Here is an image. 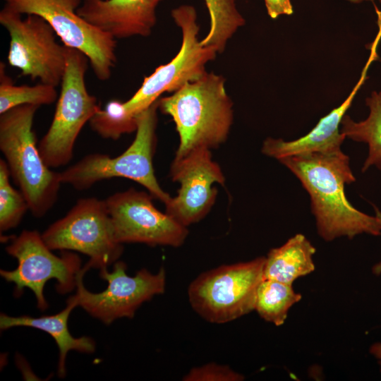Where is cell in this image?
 <instances>
[{
  "mask_svg": "<svg viewBox=\"0 0 381 381\" xmlns=\"http://www.w3.org/2000/svg\"><path fill=\"white\" fill-rule=\"evenodd\" d=\"M21 15H36L54 29L64 45L83 53L95 76L109 80L116 66V40L87 23L78 13L81 0H4Z\"/></svg>",
  "mask_w": 381,
  "mask_h": 381,
  "instance_id": "cell-8",
  "label": "cell"
},
{
  "mask_svg": "<svg viewBox=\"0 0 381 381\" xmlns=\"http://www.w3.org/2000/svg\"><path fill=\"white\" fill-rule=\"evenodd\" d=\"M265 263V257H259L202 272L188 289L191 307L203 319L217 324L233 321L254 310Z\"/></svg>",
  "mask_w": 381,
  "mask_h": 381,
  "instance_id": "cell-5",
  "label": "cell"
},
{
  "mask_svg": "<svg viewBox=\"0 0 381 381\" xmlns=\"http://www.w3.org/2000/svg\"><path fill=\"white\" fill-rule=\"evenodd\" d=\"M158 100L138 115L135 137L120 155L90 154L66 170L59 172L62 183L77 190L90 188L98 181L122 177L144 186L152 196L167 203L171 199L159 186L155 174L152 159L157 144Z\"/></svg>",
  "mask_w": 381,
  "mask_h": 381,
  "instance_id": "cell-4",
  "label": "cell"
},
{
  "mask_svg": "<svg viewBox=\"0 0 381 381\" xmlns=\"http://www.w3.org/2000/svg\"><path fill=\"white\" fill-rule=\"evenodd\" d=\"M375 48L373 47L370 58L356 85L339 107L322 117L308 133L298 139L284 141L282 139L267 138L262 145V153L279 160L283 157L298 154L329 153L341 150V145L346 137L340 131L341 122L358 90L364 83L370 64L376 59Z\"/></svg>",
  "mask_w": 381,
  "mask_h": 381,
  "instance_id": "cell-16",
  "label": "cell"
},
{
  "mask_svg": "<svg viewBox=\"0 0 381 381\" xmlns=\"http://www.w3.org/2000/svg\"><path fill=\"white\" fill-rule=\"evenodd\" d=\"M88 62L83 53L66 47V65L54 117L38 145L42 159L49 168L70 162L79 133L100 107L97 98L86 87L85 76Z\"/></svg>",
  "mask_w": 381,
  "mask_h": 381,
  "instance_id": "cell-6",
  "label": "cell"
},
{
  "mask_svg": "<svg viewBox=\"0 0 381 381\" xmlns=\"http://www.w3.org/2000/svg\"><path fill=\"white\" fill-rule=\"evenodd\" d=\"M162 0H83L78 14L114 39L148 37Z\"/></svg>",
  "mask_w": 381,
  "mask_h": 381,
  "instance_id": "cell-15",
  "label": "cell"
},
{
  "mask_svg": "<svg viewBox=\"0 0 381 381\" xmlns=\"http://www.w3.org/2000/svg\"><path fill=\"white\" fill-rule=\"evenodd\" d=\"M301 299L291 284L263 279L256 294L255 310L265 321L280 326L285 322L290 308Z\"/></svg>",
  "mask_w": 381,
  "mask_h": 381,
  "instance_id": "cell-20",
  "label": "cell"
},
{
  "mask_svg": "<svg viewBox=\"0 0 381 381\" xmlns=\"http://www.w3.org/2000/svg\"><path fill=\"white\" fill-rule=\"evenodd\" d=\"M171 16L182 32L179 52L167 64L157 67L144 80L127 101L126 110L137 116L157 102L162 94L174 92L188 83L202 77L205 65L215 59L217 51L212 46H202L198 40L199 26L195 8L183 5L172 10Z\"/></svg>",
  "mask_w": 381,
  "mask_h": 381,
  "instance_id": "cell-9",
  "label": "cell"
},
{
  "mask_svg": "<svg viewBox=\"0 0 381 381\" xmlns=\"http://www.w3.org/2000/svg\"><path fill=\"white\" fill-rule=\"evenodd\" d=\"M23 15L4 6L0 23L10 37L8 64L20 76L55 87L61 83L66 65V47L58 43L52 26L36 15Z\"/></svg>",
  "mask_w": 381,
  "mask_h": 381,
  "instance_id": "cell-10",
  "label": "cell"
},
{
  "mask_svg": "<svg viewBox=\"0 0 381 381\" xmlns=\"http://www.w3.org/2000/svg\"><path fill=\"white\" fill-rule=\"evenodd\" d=\"M349 2H351V3H353V4H360V3H362V2H364V1H372V2H374L375 1H377L378 2H380L381 4V0H346Z\"/></svg>",
  "mask_w": 381,
  "mask_h": 381,
  "instance_id": "cell-29",
  "label": "cell"
},
{
  "mask_svg": "<svg viewBox=\"0 0 381 381\" xmlns=\"http://www.w3.org/2000/svg\"><path fill=\"white\" fill-rule=\"evenodd\" d=\"M370 352L379 361L381 365V343H375L370 346Z\"/></svg>",
  "mask_w": 381,
  "mask_h": 381,
  "instance_id": "cell-27",
  "label": "cell"
},
{
  "mask_svg": "<svg viewBox=\"0 0 381 381\" xmlns=\"http://www.w3.org/2000/svg\"><path fill=\"white\" fill-rule=\"evenodd\" d=\"M40 107L24 104L0 114V150L14 180L36 217L56 202L62 183L45 164L36 145L33 121Z\"/></svg>",
  "mask_w": 381,
  "mask_h": 381,
  "instance_id": "cell-3",
  "label": "cell"
},
{
  "mask_svg": "<svg viewBox=\"0 0 381 381\" xmlns=\"http://www.w3.org/2000/svg\"><path fill=\"white\" fill-rule=\"evenodd\" d=\"M6 250L16 258L18 266L13 270H1V276L15 284L16 295L20 296L25 288L30 289L41 310L48 308L44 288L49 279L56 280V290L60 294L76 287L77 277L83 268L80 257L68 251L61 256L55 255L38 231H22Z\"/></svg>",
  "mask_w": 381,
  "mask_h": 381,
  "instance_id": "cell-11",
  "label": "cell"
},
{
  "mask_svg": "<svg viewBox=\"0 0 381 381\" xmlns=\"http://www.w3.org/2000/svg\"><path fill=\"white\" fill-rule=\"evenodd\" d=\"M52 250H75L89 257L85 266L99 270L117 261L123 244L116 238L105 200L82 198L62 218L51 224L42 234Z\"/></svg>",
  "mask_w": 381,
  "mask_h": 381,
  "instance_id": "cell-7",
  "label": "cell"
},
{
  "mask_svg": "<svg viewBox=\"0 0 381 381\" xmlns=\"http://www.w3.org/2000/svg\"><path fill=\"white\" fill-rule=\"evenodd\" d=\"M78 303L72 296L67 300L66 307L61 312L52 315L33 318L29 315L13 317L1 313L0 329L5 330L15 327H30L40 329L50 334L56 341L59 349L58 375L63 378L66 376V355L70 351L81 353H93L95 342L87 337L75 338L68 330V320Z\"/></svg>",
  "mask_w": 381,
  "mask_h": 381,
  "instance_id": "cell-17",
  "label": "cell"
},
{
  "mask_svg": "<svg viewBox=\"0 0 381 381\" xmlns=\"http://www.w3.org/2000/svg\"><path fill=\"white\" fill-rule=\"evenodd\" d=\"M373 272L376 275L381 274V262L375 264L372 268Z\"/></svg>",
  "mask_w": 381,
  "mask_h": 381,
  "instance_id": "cell-28",
  "label": "cell"
},
{
  "mask_svg": "<svg viewBox=\"0 0 381 381\" xmlns=\"http://www.w3.org/2000/svg\"><path fill=\"white\" fill-rule=\"evenodd\" d=\"M127 266L122 261L114 263L113 270H99V276L107 282V287L99 293H92L84 286L83 279L87 271L83 267L78 275L74 296L78 306L106 325L121 318H132L138 308L155 296L162 294L166 286V272L161 267L157 274L146 269L135 276L126 274Z\"/></svg>",
  "mask_w": 381,
  "mask_h": 381,
  "instance_id": "cell-12",
  "label": "cell"
},
{
  "mask_svg": "<svg viewBox=\"0 0 381 381\" xmlns=\"http://www.w3.org/2000/svg\"><path fill=\"white\" fill-rule=\"evenodd\" d=\"M315 251L304 235L296 234L282 246L270 250L265 258L264 279L292 285L297 278L314 271Z\"/></svg>",
  "mask_w": 381,
  "mask_h": 381,
  "instance_id": "cell-18",
  "label": "cell"
},
{
  "mask_svg": "<svg viewBox=\"0 0 381 381\" xmlns=\"http://www.w3.org/2000/svg\"><path fill=\"white\" fill-rule=\"evenodd\" d=\"M279 161L301 181L310 198L311 210L320 236L327 241L365 233L381 235V213L366 214L347 200L344 187L356 181L350 159L341 150L310 152Z\"/></svg>",
  "mask_w": 381,
  "mask_h": 381,
  "instance_id": "cell-1",
  "label": "cell"
},
{
  "mask_svg": "<svg viewBox=\"0 0 381 381\" xmlns=\"http://www.w3.org/2000/svg\"><path fill=\"white\" fill-rule=\"evenodd\" d=\"M270 18L275 19L282 15L290 16L294 13L290 0H264Z\"/></svg>",
  "mask_w": 381,
  "mask_h": 381,
  "instance_id": "cell-26",
  "label": "cell"
},
{
  "mask_svg": "<svg viewBox=\"0 0 381 381\" xmlns=\"http://www.w3.org/2000/svg\"><path fill=\"white\" fill-rule=\"evenodd\" d=\"M138 115L131 114L124 102L114 99L108 102L104 109L99 107L89 123L91 128L103 138L116 140L124 134L136 131Z\"/></svg>",
  "mask_w": 381,
  "mask_h": 381,
  "instance_id": "cell-23",
  "label": "cell"
},
{
  "mask_svg": "<svg viewBox=\"0 0 381 381\" xmlns=\"http://www.w3.org/2000/svg\"><path fill=\"white\" fill-rule=\"evenodd\" d=\"M56 87L39 83L35 85H17L6 73V65L0 63V114L18 106L50 105L58 99Z\"/></svg>",
  "mask_w": 381,
  "mask_h": 381,
  "instance_id": "cell-21",
  "label": "cell"
},
{
  "mask_svg": "<svg viewBox=\"0 0 381 381\" xmlns=\"http://www.w3.org/2000/svg\"><path fill=\"white\" fill-rule=\"evenodd\" d=\"M184 381H241L244 377L230 367L214 363L195 367L184 375Z\"/></svg>",
  "mask_w": 381,
  "mask_h": 381,
  "instance_id": "cell-25",
  "label": "cell"
},
{
  "mask_svg": "<svg viewBox=\"0 0 381 381\" xmlns=\"http://www.w3.org/2000/svg\"><path fill=\"white\" fill-rule=\"evenodd\" d=\"M119 242L179 247L188 234L186 226L158 210L152 195L130 188L106 200Z\"/></svg>",
  "mask_w": 381,
  "mask_h": 381,
  "instance_id": "cell-13",
  "label": "cell"
},
{
  "mask_svg": "<svg viewBox=\"0 0 381 381\" xmlns=\"http://www.w3.org/2000/svg\"><path fill=\"white\" fill-rule=\"evenodd\" d=\"M158 108L175 123L179 136L176 158L195 148L217 147L226 140L233 122L225 80L212 72L159 98Z\"/></svg>",
  "mask_w": 381,
  "mask_h": 381,
  "instance_id": "cell-2",
  "label": "cell"
},
{
  "mask_svg": "<svg viewBox=\"0 0 381 381\" xmlns=\"http://www.w3.org/2000/svg\"><path fill=\"white\" fill-rule=\"evenodd\" d=\"M365 104L370 109L366 119L356 122L345 114L340 127L346 138L368 145V155L362 167L363 172L370 166L381 170V91H373L365 99Z\"/></svg>",
  "mask_w": 381,
  "mask_h": 381,
  "instance_id": "cell-19",
  "label": "cell"
},
{
  "mask_svg": "<svg viewBox=\"0 0 381 381\" xmlns=\"http://www.w3.org/2000/svg\"><path fill=\"white\" fill-rule=\"evenodd\" d=\"M210 18V30L200 41L202 46L214 47L224 52L229 40L245 24L235 0H205Z\"/></svg>",
  "mask_w": 381,
  "mask_h": 381,
  "instance_id": "cell-22",
  "label": "cell"
},
{
  "mask_svg": "<svg viewBox=\"0 0 381 381\" xmlns=\"http://www.w3.org/2000/svg\"><path fill=\"white\" fill-rule=\"evenodd\" d=\"M10 171L5 159H0V231H6L18 225L28 203L21 191L10 183Z\"/></svg>",
  "mask_w": 381,
  "mask_h": 381,
  "instance_id": "cell-24",
  "label": "cell"
},
{
  "mask_svg": "<svg viewBox=\"0 0 381 381\" xmlns=\"http://www.w3.org/2000/svg\"><path fill=\"white\" fill-rule=\"evenodd\" d=\"M170 175L180 183V188L165 204V212L186 227L207 214L217 195L214 184L224 186L225 182L219 165L212 160L210 149L207 147L195 148L182 157H175Z\"/></svg>",
  "mask_w": 381,
  "mask_h": 381,
  "instance_id": "cell-14",
  "label": "cell"
}]
</instances>
